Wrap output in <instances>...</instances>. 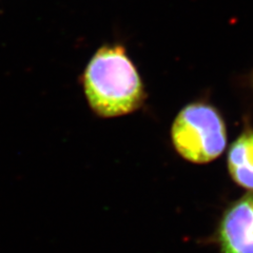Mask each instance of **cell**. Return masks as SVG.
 <instances>
[{
    "label": "cell",
    "instance_id": "cell-2",
    "mask_svg": "<svg viewBox=\"0 0 253 253\" xmlns=\"http://www.w3.org/2000/svg\"><path fill=\"white\" fill-rule=\"evenodd\" d=\"M171 137L176 151L195 164L214 161L227 145V132L217 111L196 102L185 107L172 125Z\"/></svg>",
    "mask_w": 253,
    "mask_h": 253
},
{
    "label": "cell",
    "instance_id": "cell-4",
    "mask_svg": "<svg viewBox=\"0 0 253 253\" xmlns=\"http://www.w3.org/2000/svg\"><path fill=\"white\" fill-rule=\"evenodd\" d=\"M228 168L237 185L253 191V131H245L229 149Z\"/></svg>",
    "mask_w": 253,
    "mask_h": 253
},
{
    "label": "cell",
    "instance_id": "cell-3",
    "mask_svg": "<svg viewBox=\"0 0 253 253\" xmlns=\"http://www.w3.org/2000/svg\"><path fill=\"white\" fill-rule=\"evenodd\" d=\"M219 253H253V191L231 204L215 234Z\"/></svg>",
    "mask_w": 253,
    "mask_h": 253
},
{
    "label": "cell",
    "instance_id": "cell-1",
    "mask_svg": "<svg viewBox=\"0 0 253 253\" xmlns=\"http://www.w3.org/2000/svg\"><path fill=\"white\" fill-rule=\"evenodd\" d=\"M84 92L96 114L115 117L129 114L144 102L139 74L121 45L104 46L84 72Z\"/></svg>",
    "mask_w": 253,
    "mask_h": 253
}]
</instances>
